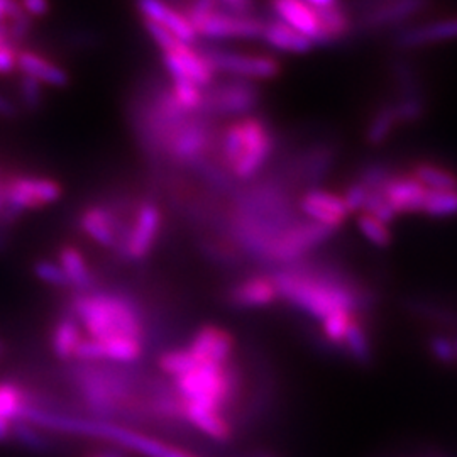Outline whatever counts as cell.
Wrapping results in <instances>:
<instances>
[{"instance_id":"obj_1","label":"cell","mask_w":457,"mask_h":457,"mask_svg":"<svg viewBox=\"0 0 457 457\" xmlns=\"http://www.w3.org/2000/svg\"><path fill=\"white\" fill-rule=\"evenodd\" d=\"M273 279L281 300L320 322L334 312L356 313L371 303L361 285L334 268L294 264L277 271Z\"/></svg>"},{"instance_id":"obj_2","label":"cell","mask_w":457,"mask_h":457,"mask_svg":"<svg viewBox=\"0 0 457 457\" xmlns=\"http://www.w3.org/2000/svg\"><path fill=\"white\" fill-rule=\"evenodd\" d=\"M277 136L268 120L258 115L234 119L217 137V158L234 181L258 179L271 162Z\"/></svg>"},{"instance_id":"obj_3","label":"cell","mask_w":457,"mask_h":457,"mask_svg":"<svg viewBox=\"0 0 457 457\" xmlns=\"http://www.w3.org/2000/svg\"><path fill=\"white\" fill-rule=\"evenodd\" d=\"M71 313L80 322L88 339L104 341L111 337H146V327L137 303L114 292H85L71 302Z\"/></svg>"},{"instance_id":"obj_4","label":"cell","mask_w":457,"mask_h":457,"mask_svg":"<svg viewBox=\"0 0 457 457\" xmlns=\"http://www.w3.org/2000/svg\"><path fill=\"white\" fill-rule=\"evenodd\" d=\"M181 402L226 411L241 393V373L234 362L226 366L198 362L185 375L171 379Z\"/></svg>"},{"instance_id":"obj_5","label":"cell","mask_w":457,"mask_h":457,"mask_svg":"<svg viewBox=\"0 0 457 457\" xmlns=\"http://www.w3.org/2000/svg\"><path fill=\"white\" fill-rule=\"evenodd\" d=\"M143 26L162 51L163 65L171 82L194 83L200 88H207L215 82V71L200 49L177 39L153 21L143 19Z\"/></svg>"},{"instance_id":"obj_6","label":"cell","mask_w":457,"mask_h":457,"mask_svg":"<svg viewBox=\"0 0 457 457\" xmlns=\"http://www.w3.org/2000/svg\"><path fill=\"white\" fill-rule=\"evenodd\" d=\"M198 37L212 41L228 39H262L266 19L258 16H236L224 11L219 2L200 0L181 7Z\"/></svg>"},{"instance_id":"obj_7","label":"cell","mask_w":457,"mask_h":457,"mask_svg":"<svg viewBox=\"0 0 457 457\" xmlns=\"http://www.w3.org/2000/svg\"><path fill=\"white\" fill-rule=\"evenodd\" d=\"M65 188L62 181L43 175H9L4 177L5 212L4 220L12 228L19 217L54 205L62 200Z\"/></svg>"},{"instance_id":"obj_8","label":"cell","mask_w":457,"mask_h":457,"mask_svg":"<svg viewBox=\"0 0 457 457\" xmlns=\"http://www.w3.org/2000/svg\"><path fill=\"white\" fill-rule=\"evenodd\" d=\"M262 104V90L256 82L230 79L213 82L204 88V105L200 114L207 117H234L253 115Z\"/></svg>"},{"instance_id":"obj_9","label":"cell","mask_w":457,"mask_h":457,"mask_svg":"<svg viewBox=\"0 0 457 457\" xmlns=\"http://www.w3.org/2000/svg\"><path fill=\"white\" fill-rule=\"evenodd\" d=\"M213 128L211 117L188 115L171 131L164 145L163 158L180 166L194 168L209 156L213 146Z\"/></svg>"},{"instance_id":"obj_10","label":"cell","mask_w":457,"mask_h":457,"mask_svg":"<svg viewBox=\"0 0 457 457\" xmlns=\"http://www.w3.org/2000/svg\"><path fill=\"white\" fill-rule=\"evenodd\" d=\"M336 234L334 228L315 224L312 220H296L285 228L268 247L264 262L279 266H294L307 258L317 247L326 245Z\"/></svg>"},{"instance_id":"obj_11","label":"cell","mask_w":457,"mask_h":457,"mask_svg":"<svg viewBox=\"0 0 457 457\" xmlns=\"http://www.w3.org/2000/svg\"><path fill=\"white\" fill-rule=\"evenodd\" d=\"M215 75L224 73L230 79L256 82L273 80L281 71V63L268 54H249L230 49H202Z\"/></svg>"},{"instance_id":"obj_12","label":"cell","mask_w":457,"mask_h":457,"mask_svg":"<svg viewBox=\"0 0 457 457\" xmlns=\"http://www.w3.org/2000/svg\"><path fill=\"white\" fill-rule=\"evenodd\" d=\"M163 228V211L162 207L146 200L139 204L132 217L131 226L122 237V254L132 262H145L156 247Z\"/></svg>"},{"instance_id":"obj_13","label":"cell","mask_w":457,"mask_h":457,"mask_svg":"<svg viewBox=\"0 0 457 457\" xmlns=\"http://www.w3.org/2000/svg\"><path fill=\"white\" fill-rule=\"evenodd\" d=\"M298 209L312 222L334 230H339L351 215L343 195L322 188H311L305 195H302Z\"/></svg>"},{"instance_id":"obj_14","label":"cell","mask_w":457,"mask_h":457,"mask_svg":"<svg viewBox=\"0 0 457 457\" xmlns=\"http://www.w3.org/2000/svg\"><path fill=\"white\" fill-rule=\"evenodd\" d=\"M188 353L195 358L196 362H211L226 366L232 362L234 356V337L230 332L217 326L200 327L185 345Z\"/></svg>"},{"instance_id":"obj_15","label":"cell","mask_w":457,"mask_h":457,"mask_svg":"<svg viewBox=\"0 0 457 457\" xmlns=\"http://www.w3.org/2000/svg\"><path fill=\"white\" fill-rule=\"evenodd\" d=\"M279 300L277 283L271 275H251L230 287L228 302L237 311L266 309Z\"/></svg>"},{"instance_id":"obj_16","label":"cell","mask_w":457,"mask_h":457,"mask_svg":"<svg viewBox=\"0 0 457 457\" xmlns=\"http://www.w3.org/2000/svg\"><path fill=\"white\" fill-rule=\"evenodd\" d=\"M457 39V17H442L405 28L395 36V46L400 49H419L436 46Z\"/></svg>"},{"instance_id":"obj_17","label":"cell","mask_w":457,"mask_h":457,"mask_svg":"<svg viewBox=\"0 0 457 457\" xmlns=\"http://www.w3.org/2000/svg\"><path fill=\"white\" fill-rule=\"evenodd\" d=\"M181 422L219 444H226L234 437V424L228 413L220 410L181 402Z\"/></svg>"},{"instance_id":"obj_18","label":"cell","mask_w":457,"mask_h":457,"mask_svg":"<svg viewBox=\"0 0 457 457\" xmlns=\"http://www.w3.org/2000/svg\"><path fill=\"white\" fill-rule=\"evenodd\" d=\"M17 71L43 87L65 88L70 85V73L65 68L36 49L21 48L17 56Z\"/></svg>"},{"instance_id":"obj_19","label":"cell","mask_w":457,"mask_h":457,"mask_svg":"<svg viewBox=\"0 0 457 457\" xmlns=\"http://www.w3.org/2000/svg\"><path fill=\"white\" fill-rule=\"evenodd\" d=\"M137 9L143 19L156 22L158 26H162L168 33L187 45H195L198 36L180 7L168 2L146 0L137 4Z\"/></svg>"},{"instance_id":"obj_20","label":"cell","mask_w":457,"mask_h":457,"mask_svg":"<svg viewBox=\"0 0 457 457\" xmlns=\"http://www.w3.org/2000/svg\"><path fill=\"white\" fill-rule=\"evenodd\" d=\"M80 228L83 234L102 247H120L122 237L119 230V220L112 209L107 205L94 204L80 213Z\"/></svg>"},{"instance_id":"obj_21","label":"cell","mask_w":457,"mask_h":457,"mask_svg":"<svg viewBox=\"0 0 457 457\" xmlns=\"http://www.w3.org/2000/svg\"><path fill=\"white\" fill-rule=\"evenodd\" d=\"M381 194L385 195L396 215H415L424 211L428 190L410 175H395L392 180L383 187Z\"/></svg>"},{"instance_id":"obj_22","label":"cell","mask_w":457,"mask_h":457,"mask_svg":"<svg viewBox=\"0 0 457 457\" xmlns=\"http://www.w3.org/2000/svg\"><path fill=\"white\" fill-rule=\"evenodd\" d=\"M319 17L320 37L317 45H330L344 39L353 31V17L339 2L334 0H309Z\"/></svg>"},{"instance_id":"obj_23","label":"cell","mask_w":457,"mask_h":457,"mask_svg":"<svg viewBox=\"0 0 457 457\" xmlns=\"http://www.w3.org/2000/svg\"><path fill=\"white\" fill-rule=\"evenodd\" d=\"M273 16L281 22L294 28L296 33L303 34L311 39L313 45L319 43L320 37V24L315 11L312 9L309 2L300 0H279L271 4Z\"/></svg>"},{"instance_id":"obj_24","label":"cell","mask_w":457,"mask_h":457,"mask_svg":"<svg viewBox=\"0 0 457 457\" xmlns=\"http://www.w3.org/2000/svg\"><path fill=\"white\" fill-rule=\"evenodd\" d=\"M262 39L270 48L287 54H307L315 46L307 36L296 33L294 28L275 16L266 19Z\"/></svg>"},{"instance_id":"obj_25","label":"cell","mask_w":457,"mask_h":457,"mask_svg":"<svg viewBox=\"0 0 457 457\" xmlns=\"http://www.w3.org/2000/svg\"><path fill=\"white\" fill-rule=\"evenodd\" d=\"M85 332H83L80 322L73 313L62 317L51 330L49 336V344L53 354L60 361H75L79 349L85 341Z\"/></svg>"},{"instance_id":"obj_26","label":"cell","mask_w":457,"mask_h":457,"mask_svg":"<svg viewBox=\"0 0 457 457\" xmlns=\"http://www.w3.org/2000/svg\"><path fill=\"white\" fill-rule=\"evenodd\" d=\"M58 264L62 266L70 288L79 290L80 294L92 292L96 283V275L87 262L82 249L77 245H66L58 251Z\"/></svg>"},{"instance_id":"obj_27","label":"cell","mask_w":457,"mask_h":457,"mask_svg":"<svg viewBox=\"0 0 457 457\" xmlns=\"http://www.w3.org/2000/svg\"><path fill=\"white\" fill-rule=\"evenodd\" d=\"M425 2L417 0H398V2H386L376 5L373 11L362 16V22L368 28H385V26H396L409 19L419 16L425 9Z\"/></svg>"},{"instance_id":"obj_28","label":"cell","mask_w":457,"mask_h":457,"mask_svg":"<svg viewBox=\"0 0 457 457\" xmlns=\"http://www.w3.org/2000/svg\"><path fill=\"white\" fill-rule=\"evenodd\" d=\"M36 409L33 396L16 381H0V417L11 422L26 419Z\"/></svg>"},{"instance_id":"obj_29","label":"cell","mask_w":457,"mask_h":457,"mask_svg":"<svg viewBox=\"0 0 457 457\" xmlns=\"http://www.w3.org/2000/svg\"><path fill=\"white\" fill-rule=\"evenodd\" d=\"M334 163V151L327 146L309 149L296 163V175L305 185H319Z\"/></svg>"},{"instance_id":"obj_30","label":"cell","mask_w":457,"mask_h":457,"mask_svg":"<svg viewBox=\"0 0 457 457\" xmlns=\"http://www.w3.org/2000/svg\"><path fill=\"white\" fill-rule=\"evenodd\" d=\"M410 177L422 183L430 192L457 190V175L454 171L434 163H419L413 166Z\"/></svg>"},{"instance_id":"obj_31","label":"cell","mask_w":457,"mask_h":457,"mask_svg":"<svg viewBox=\"0 0 457 457\" xmlns=\"http://www.w3.org/2000/svg\"><path fill=\"white\" fill-rule=\"evenodd\" d=\"M341 349H344L351 356V360L356 361L360 364H370L373 360L371 339L368 336L366 326H362V322L358 317L353 320Z\"/></svg>"},{"instance_id":"obj_32","label":"cell","mask_w":457,"mask_h":457,"mask_svg":"<svg viewBox=\"0 0 457 457\" xmlns=\"http://www.w3.org/2000/svg\"><path fill=\"white\" fill-rule=\"evenodd\" d=\"M396 126H398V119L395 114V105L393 104L381 105L368 122V128H366L368 145L371 146L383 145L392 136Z\"/></svg>"},{"instance_id":"obj_33","label":"cell","mask_w":457,"mask_h":457,"mask_svg":"<svg viewBox=\"0 0 457 457\" xmlns=\"http://www.w3.org/2000/svg\"><path fill=\"white\" fill-rule=\"evenodd\" d=\"M195 358L188 353V349L183 347H175L170 351H164L158 358V368L166 378L175 379L179 376L185 375L187 371H190L192 368H195Z\"/></svg>"},{"instance_id":"obj_34","label":"cell","mask_w":457,"mask_h":457,"mask_svg":"<svg viewBox=\"0 0 457 457\" xmlns=\"http://www.w3.org/2000/svg\"><path fill=\"white\" fill-rule=\"evenodd\" d=\"M356 317H358L356 313L347 311L334 312V313L326 317L320 322L322 324V336H324L326 343L341 349L344 341H345V336L351 328V324Z\"/></svg>"},{"instance_id":"obj_35","label":"cell","mask_w":457,"mask_h":457,"mask_svg":"<svg viewBox=\"0 0 457 457\" xmlns=\"http://www.w3.org/2000/svg\"><path fill=\"white\" fill-rule=\"evenodd\" d=\"M356 224L360 228L362 237L376 245V247H388L393 243L392 228L388 224L378 220L375 217H371L370 213L361 212L358 213V219H356Z\"/></svg>"},{"instance_id":"obj_36","label":"cell","mask_w":457,"mask_h":457,"mask_svg":"<svg viewBox=\"0 0 457 457\" xmlns=\"http://www.w3.org/2000/svg\"><path fill=\"white\" fill-rule=\"evenodd\" d=\"M424 215L432 219H447L457 215V190L430 192L425 198Z\"/></svg>"},{"instance_id":"obj_37","label":"cell","mask_w":457,"mask_h":457,"mask_svg":"<svg viewBox=\"0 0 457 457\" xmlns=\"http://www.w3.org/2000/svg\"><path fill=\"white\" fill-rule=\"evenodd\" d=\"M21 46L12 39L5 24H0V75L7 77L17 71V56Z\"/></svg>"},{"instance_id":"obj_38","label":"cell","mask_w":457,"mask_h":457,"mask_svg":"<svg viewBox=\"0 0 457 457\" xmlns=\"http://www.w3.org/2000/svg\"><path fill=\"white\" fill-rule=\"evenodd\" d=\"M398 124H415L422 120L425 114V104L422 96H402L393 104Z\"/></svg>"},{"instance_id":"obj_39","label":"cell","mask_w":457,"mask_h":457,"mask_svg":"<svg viewBox=\"0 0 457 457\" xmlns=\"http://www.w3.org/2000/svg\"><path fill=\"white\" fill-rule=\"evenodd\" d=\"M428 353L432 358L444 366H457L456 347L451 336H432L428 341Z\"/></svg>"},{"instance_id":"obj_40","label":"cell","mask_w":457,"mask_h":457,"mask_svg":"<svg viewBox=\"0 0 457 457\" xmlns=\"http://www.w3.org/2000/svg\"><path fill=\"white\" fill-rule=\"evenodd\" d=\"M17 90H19V100L26 111L41 109L43 100H45V96H43L45 87L41 83L34 82L33 79L21 75V82L17 85Z\"/></svg>"},{"instance_id":"obj_41","label":"cell","mask_w":457,"mask_h":457,"mask_svg":"<svg viewBox=\"0 0 457 457\" xmlns=\"http://www.w3.org/2000/svg\"><path fill=\"white\" fill-rule=\"evenodd\" d=\"M34 275L39 278L41 281L48 283L51 287L58 288H70L65 273L58 262H49V260H41L34 264Z\"/></svg>"},{"instance_id":"obj_42","label":"cell","mask_w":457,"mask_h":457,"mask_svg":"<svg viewBox=\"0 0 457 457\" xmlns=\"http://www.w3.org/2000/svg\"><path fill=\"white\" fill-rule=\"evenodd\" d=\"M364 213H370L371 217H375L378 220L392 226L393 222L396 220V213L393 212L390 204L386 202L385 195L381 192H370L366 205H364Z\"/></svg>"},{"instance_id":"obj_43","label":"cell","mask_w":457,"mask_h":457,"mask_svg":"<svg viewBox=\"0 0 457 457\" xmlns=\"http://www.w3.org/2000/svg\"><path fill=\"white\" fill-rule=\"evenodd\" d=\"M368 195H370V190L358 180L353 181V183L345 188L343 198L344 202H345V205H347V211L351 212V215H353V213H361L364 211Z\"/></svg>"},{"instance_id":"obj_44","label":"cell","mask_w":457,"mask_h":457,"mask_svg":"<svg viewBox=\"0 0 457 457\" xmlns=\"http://www.w3.org/2000/svg\"><path fill=\"white\" fill-rule=\"evenodd\" d=\"M21 9L29 19H39V17L48 16L51 11V5L45 0H22L19 2Z\"/></svg>"},{"instance_id":"obj_45","label":"cell","mask_w":457,"mask_h":457,"mask_svg":"<svg viewBox=\"0 0 457 457\" xmlns=\"http://www.w3.org/2000/svg\"><path fill=\"white\" fill-rule=\"evenodd\" d=\"M17 112H19V109H17L16 102L12 98L7 97L5 94H0V119H7V120L16 119Z\"/></svg>"},{"instance_id":"obj_46","label":"cell","mask_w":457,"mask_h":457,"mask_svg":"<svg viewBox=\"0 0 457 457\" xmlns=\"http://www.w3.org/2000/svg\"><path fill=\"white\" fill-rule=\"evenodd\" d=\"M19 9H21L19 2L0 0V24H7L12 17L16 16Z\"/></svg>"},{"instance_id":"obj_47","label":"cell","mask_w":457,"mask_h":457,"mask_svg":"<svg viewBox=\"0 0 457 457\" xmlns=\"http://www.w3.org/2000/svg\"><path fill=\"white\" fill-rule=\"evenodd\" d=\"M12 430H14V422L5 420V419L0 417V442L12 439Z\"/></svg>"},{"instance_id":"obj_48","label":"cell","mask_w":457,"mask_h":457,"mask_svg":"<svg viewBox=\"0 0 457 457\" xmlns=\"http://www.w3.org/2000/svg\"><path fill=\"white\" fill-rule=\"evenodd\" d=\"M87 457H128V453L122 451L120 447H114V449H104V451L92 453Z\"/></svg>"},{"instance_id":"obj_49","label":"cell","mask_w":457,"mask_h":457,"mask_svg":"<svg viewBox=\"0 0 457 457\" xmlns=\"http://www.w3.org/2000/svg\"><path fill=\"white\" fill-rule=\"evenodd\" d=\"M2 356H4V343L0 341V358H2Z\"/></svg>"},{"instance_id":"obj_50","label":"cell","mask_w":457,"mask_h":457,"mask_svg":"<svg viewBox=\"0 0 457 457\" xmlns=\"http://www.w3.org/2000/svg\"><path fill=\"white\" fill-rule=\"evenodd\" d=\"M453 339H454V347H456V354H457V336H454V337H453Z\"/></svg>"},{"instance_id":"obj_51","label":"cell","mask_w":457,"mask_h":457,"mask_svg":"<svg viewBox=\"0 0 457 457\" xmlns=\"http://www.w3.org/2000/svg\"><path fill=\"white\" fill-rule=\"evenodd\" d=\"M2 177H4V175H2V171H0V179H2Z\"/></svg>"}]
</instances>
